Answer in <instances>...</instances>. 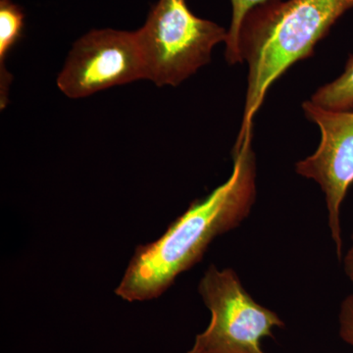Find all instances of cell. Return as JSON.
Wrapping results in <instances>:
<instances>
[{
  "label": "cell",
  "instance_id": "obj_1",
  "mask_svg": "<svg viewBox=\"0 0 353 353\" xmlns=\"http://www.w3.org/2000/svg\"><path fill=\"white\" fill-rule=\"evenodd\" d=\"M252 137L236 143L226 182L190 204L157 241L137 248L115 294L145 301L164 294L183 272L201 261L214 239L240 226L256 201V162Z\"/></svg>",
  "mask_w": 353,
  "mask_h": 353
},
{
  "label": "cell",
  "instance_id": "obj_2",
  "mask_svg": "<svg viewBox=\"0 0 353 353\" xmlns=\"http://www.w3.org/2000/svg\"><path fill=\"white\" fill-rule=\"evenodd\" d=\"M353 0H270L246 15L240 52L248 65L245 113L236 141L252 136V120L267 90L292 65L313 54Z\"/></svg>",
  "mask_w": 353,
  "mask_h": 353
},
{
  "label": "cell",
  "instance_id": "obj_3",
  "mask_svg": "<svg viewBox=\"0 0 353 353\" xmlns=\"http://www.w3.org/2000/svg\"><path fill=\"white\" fill-rule=\"evenodd\" d=\"M137 32L145 65L146 80L158 87H176L209 63L228 31L196 17L185 0H158L145 25Z\"/></svg>",
  "mask_w": 353,
  "mask_h": 353
},
{
  "label": "cell",
  "instance_id": "obj_4",
  "mask_svg": "<svg viewBox=\"0 0 353 353\" xmlns=\"http://www.w3.org/2000/svg\"><path fill=\"white\" fill-rule=\"evenodd\" d=\"M199 292L211 313L208 328L197 334L187 353H266L261 341L284 328L277 313L246 292L236 271L214 265L204 273Z\"/></svg>",
  "mask_w": 353,
  "mask_h": 353
},
{
  "label": "cell",
  "instance_id": "obj_5",
  "mask_svg": "<svg viewBox=\"0 0 353 353\" xmlns=\"http://www.w3.org/2000/svg\"><path fill=\"white\" fill-rule=\"evenodd\" d=\"M145 79L137 32L92 30L74 44L57 85L70 99H83Z\"/></svg>",
  "mask_w": 353,
  "mask_h": 353
},
{
  "label": "cell",
  "instance_id": "obj_6",
  "mask_svg": "<svg viewBox=\"0 0 353 353\" xmlns=\"http://www.w3.org/2000/svg\"><path fill=\"white\" fill-rule=\"evenodd\" d=\"M303 112L321 132V141L310 157L296 164L299 175L321 187L328 210V224L338 259L343 257L341 208L353 183V110H327L312 101Z\"/></svg>",
  "mask_w": 353,
  "mask_h": 353
},
{
  "label": "cell",
  "instance_id": "obj_7",
  "mask_svg": "<svg viewBox=\"0 0 353 353\" xmlns=\"http://www.w3.org/2000/svg\"><path fill=\"white\" fill-rule=\"evenodd\" d=\"M25 14L12 0H0V108L8 103L9 88L12 75L6 63L9 52L17 44L24 29Z\"/></svg>",
  "mask_w": 353,
  "mask_h": 353
},
{
  "label": "cell",
  "instance_id": "obj_8",
  "mask_svg": "<svg viewBox=\"0 0 353 353\" xmlns=\"http://www.w3.org/2000/svg\"><path fill=\"white\" fill-rule=\"evenodd\" d=\"M311 101L327 110H353V54L348 57L345 72L333 82L318 88Z\"/></svg>",
  "mask_w": 353,
  "mask_h": 353
},
{
  "label": "cell",
  "instance_id": "obj_9",
  "mask_svg": "<svg viewBox=\"0 0 353 353\" xmlns=\"http://www.w3.org/2000/svg\"><path fill=\"white\" fill-rule=\"evenodd\" d=\"M268 1L270 0H231L233 13H232L231 26L228 30L226 41V59L230 64L234 65L243 62L239 41H240L241 26L246 15L255 7Z\"/></svg>",
  "mask_w": 353,
  "mask_h": 353
},
{
  "label": "cell",
  "instance_id": "obj_10",
  "mask_svg": "<svg viewBox=\"0 0 353 353\" xmlns=\"http://www.w3.org/2000/svg\"><path fill=\"white\" fill-rule=\"evenodd\" d=\"M339 322L341 340L353 347V292L341 304Z\"/></svg>",
  "mask_w": 353,
  "mask_h": 353
},
{
  "label": "cell",
  "instance_id": "obj_11",
  "mask_svg": "<svg viewBox=\"0 0 353 353\" xmlns=\"http://www.w3.org/2000/svg\"><path fill=\"white\" fill-rule=\"evenodd\" d=\"M343 270L347 278L353 283V234L352 245L343 256Z\"/></svg>",
  "mask_w": 353,
  "mask_h": 353
}]
</instances>
